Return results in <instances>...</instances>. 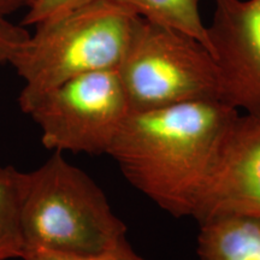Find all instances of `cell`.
<instances>
[{"instance_id":"cell-1","label":"cell","mask_w":260,"mask_h":260,"mask_svg":"<svg viewBox=\"0 0 260 260\" xmlns=\"http://www.w3.org/2000/svg\"><path fill=\"white\" fill-rule=\"evenodd\" d=\"M237 113L222 100L132 111L107 155L125 180L161 210L174 217H191Z\"/></svg>"},{"instance_id":"cell-2","label":"cell","mask_w":260,"mask_h":260,"mask_svg":"<svg viewBox=\"0 0 260 260\" xmlns=\"http://www.w3.org/2000/svg\"><path fill=\"white\" fill-rule=\"evenodd\" d=\"M139 18L112 0H95L37 25L10 61L24 81L22 111L65 81L117 69Z\"/></svg>"},{"instance_id":"cell-3","label":"cell","mask_w":260,"mask_h":260,"mask_svg":"<svg viewBox=\"0 0 260 260\" xmlns=\"http://www.w3.org/2000/svg\"><path fill=\"white\" fill-rule=\"evenodd\" d=\"M22 228L25 252L47 249L90 255L126 239L125 224L112 211L102 188L58 151L28 172Z\"/></svg>"},{"instance_id":"cell-4","label":"cell","mask_w":260,"mask_h":260,"mask_svg":"<svg viewBox=\"0 0 260 260\" xmlns=\"http://www.w3.org/2000/svg\"><path fill=\"white\" fill-rule=\"evenodd\" d=\"M117 71L132 111L222 100L212 53L190 35L144 18H139Z\"/></svg>"},{"instance_id":"cell-5","label":"cell","mask_w":260,"mask_h":260,"mask_svg":"<svg viewBox=\"0 0 260 260\" xmlns=\"http://www.w3.org/2000/svg\"><path fill=\"white\" fill-rule=\"evenodd\" d=\"M48 149L107 154L130 112L117 69L83 74L39 96L24 111Z\"/></svg>"},{"instance_id":"cell-6","label":"cell","mask_w":260,"mask_h":260,"mask_svg":"<svg viewBox=\"0 0 260 260\" xmlns=\"http://www.w3.org/2000/svg\"><path fill=\"white\" fill-rule=\"evenodd\" d=\"M207 35L222 100L260 116V0H213Z\"/></svg>"},{"instance_id":"cell-7","label":"cell","mask_w":260,"mask_h":260,"mask_svg":"<svg viewBox=\"0 0 260 260\" xmlns=\"http://www.w3.org/2000/svg\"><path fill=\"white\" fill-rule=\"evenodd\" d=\"M223 214L260 216V116H235L198 197V223Z\"/></svg>"},{"instance_id":"cell-8","label":"cell","mask_w":260,"mask_h":260,"mask_svg":"<svg viewBox=\"0 0 260 260\" xmlns=\"http://www.w3.org/2000/svg\"><path fill=\"white\" fill-rule=\"evenodd\" d=\"M199 226L200 260H260V216L223 214Z\"/></svg>"},{"instance_id":"cell-9","label":"cell","mask_w":260,"mask_h":260,"mask_svg":"<svg viewBox=\"0 0 260 260\" xmlns=\"http://www.w3.org/2000/svg\"><path fill=\"white\" fill-rule=\"evenodd\" d=\"M27 178V172L10 165L0 167V260L24 255L22 206Z\"/></svg>"},{"instance_id":"cell-10","label":"cell","mask_w":260,"mask_h":260,"mask_svg":"<svg viewBox=\"0 0 260 260\" xmlns=\"http://www.w3.org/2000/svg\"><path fill=\"white\" fill-rule=\"evenodd\" d=\"M146 21L190 35L210 51L207 27L200 16L201 0H112ZM211 52V51H210Z\"/></svg>"},{"instance_id":"cell-11","label":"cell","mask_w":260,"mask_h":260,"mask_svg":"<svg viewBox=\"0 0 260 260\" xmlns=\"http://www.w3.org/2000/svg\"><path fill=\"white\" fill-rule=\"evenodd\" d=\"M23 260H147L138 254L128 240L124 239L111 248L90 255H75L52 252L47 249H30L24 253Z\"/></svg>"},{"instance_id":"cell-12","label":"cell","mask_w":260,"mask_h":260,"mask_svg":"<svg viewBox=\"0 0 260 260\" xmlns=\"http://www.w3.org/2000/svg\"><path fill=\"white\" fill-rule=\"evenodd\" d=\"M95 0H34L27 9L21 25H37L56 19Z\"/></svg>"},{"instance_id":"cell-13","label":"cell","mask_w":260,"mask_h":260,"mask_svg":"<svg viewBox=\"0 0 260 260\" xmlns=\"http://www.w3.org/2000/svg\"><path fill=\"white\" fill-rule=\"evenodd\" d=\"M29 35L23 25H16L0 17V64L10 63Z\"/></svg>"},{"instance_id":"cell-14","label":"cell","mask_w":260,"mask_h":260,"mask_svg":"<svg viewBox=\"0 0 260 260\" xmlns=\"http://www.w3.org/2000/svg\"><path fill=\"white\" fill-rule=\"evenodd\" d=\"M34 0H0V17H8L21 9H28Z\"/></svg>"}]
</instances>
